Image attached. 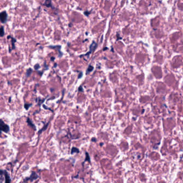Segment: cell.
I'll list each match as a JSON object with an SVG mask.
<instances>
[{
	"label": "cell",
	"instance_id": "4",
	"mask_svg": "<svg viewBox=\"0 0 183 183\" xmlns=\"http://www.w3.org/2000/svg\"><path fill=\"white\" fill-rule=\"evenodd\" d=\"M3 175L5 176V183H10L11 179H10V176L8 175L7 171L4 170Z\"/></svg>",
	"mask_w": 183,
	"mask_h": 183
},
{
	"label": "cell",
	"instance_id": "6",
	"mask_svg": "<svg viewBox=\"0 0 183 183\" xmlns=\"http://www.w3.org/2000/svg\"><path fill=\"white\" fill-rule=\"evenodd\" d=\"M43 5L47 6L48 8L52 7V2H51V1H46L45 3L43 4Z\"/></svg>",
	"mask_w": 183,
	"mask_h": 183
},
{
	"label": "cell",
	"instance_id": "7",
	"mask_svg": "<svg viewBox=\"0 0 183 183\" xmlns=\"http://www.w3.org/2000/svg\"><path fill=\"white\" fill-rule=\"evenodd\" d=\"M8 37L9 38H10L11 39V43H12V49H15V42L16 41V40L14 38H12V37H11V36H8Z\"/></svg>",
	"mask_w": 183,
	"mask_h": 183
},
{
	"label": "cell",
	"instance_id": "8",
	"mask_svg": "<svg viewBox=\"0 0 183 183\" xmlns=\"http://www.w3.org/2000/svg\"><path fill=\"white\" fill-rule=\"evenodd\" d=\"M79 153V150L78 149L76 148L73 147V148L71 149V154H73L74 153Z\"/></svg>",
	"mask_w": 183,
	"mask_h": 183
},
{
	"label": "cell",
	"instance_id": "15",
	"mask_svg": "<svg viewBox=\"0 0 183 183\" xmlns=\"http://www.w3.org/2000/svg\"><path fill=\"white\" fill-rule=\"evenodd\" d=\"M1 134V131L0 130V134Z\"/></svg>",
	"mask_w": 183,
	"mask_h": 183
},
{
	"label": "cell",
	"instance_id": "9",
	"mask_svg": "<svg viewBox=\"0 0 183 183\" xmlns=\"http://www.w3.org/2000/svg\"><path fill=\"white\" fill-rule=\"evenodd\" d=\"M49 123H47V124L46 125H45L44 127H43V128H42L41 130H39V134H41V133L43 132V131H44V130H46L47 129V127H48V126H49Z\"/></svg>",
	"mask_w": 183,
	"mask_h": 183
},
{
	"label": "cell",
	"instance_id": "12",
	"mask_svg": "<svg viewBox=\"0 0 183 183\" xmlns=\"http://www.w3.org/2000/svg\"><path fill=\"white\" fill-rule=\"evenodd\" d=\"M31 106H32V104H25L24 105L25 109L26 110H28Z\"/></svg>",
	"mask_w": 183,
	"mask_h": 183
},
{
	"label": "cell",
	"instance_id": "2",
	"mask_svg": "<svg viewBox=\"0 0 183 183\" xmlns=\"http://www.w3.org/2000/svg\"><path fill=\"white\" fill-rule=\"evenodd\" d=\"M38 175H37V173L32 171V174L31 175L30 177L28 178H27L24 179V181H35L36 179H37L38 178Z\"/></svg>",
	"mask_w": 183,
	"mask_h": 183
},
{
	"label": "cell",
	"instance_id": "13",
	"mask_svg": "<svg viewBox=\"0 0 183 183\" xmlns=\"http://www.w3.org/2000/svg\"><path fill=\"white\" fill-rule=\"evenodd\" d=\"M39 65L38 64H37V65H36L35 66V69H36V70H38L39 69Z\"/></svg>",
	"mask_w": 183,
	"mask_h": 183
},
{
	"label": "cell",
	"instance_id": "3",
	"mask_svg": "<svg viewBox=\"0 0 183 183\" xmlns=\"http://www.w3.org/2000/svg\"><path fill=\"white\" fill-rule=\"evenodd\" d=\"M7 17H8V15L6 11H2L0 13V20L2 23H5L6 22Z\"/></svg>",
	"mask_w": 183,
	"mask_h": 183
},
{
	"label": "cell",
	"instance_id": "14",
	"mask_svg": "<svg viewBox=\"0 0 183 183\" xmlns=\"http://www.w3.org/2000/svg\"><path fill=\"white\" fill-rule=\"evenodd\" d=\"M3 173H4V170H0V175H3Z\"/></svg>",
	"mask_w": 183,
	"mask_h": 183
},
{
	"label": "cell",
	"instance_id": "1",
	"mask_svg": "<svg viewBox=\"0 0 183 183\" xmlns=\"http://www.w3.org/2000/svg\"><path fill=\"white\" fill-rule=\"evenodd\" d=\"M0 130L3 131L5 133H8L9 131V127L6 124L2 119H0Z\"/></svg>",
	"mask_w": 183,
	"mask_h": 183
},
{
	"label": "cell",
	"instance_id": "11",
	"mask_svg": "<svg viewBox=\"0 0 183 183\" xmlns=\"http://www.w3.org/2000/svg\"><path fill=\"white\" fill-rule=\"evenodd\" d=\"M32 69H31V68H29V69H28L27 70V77H28L31 75V73H32Z\"/></svg>",
	"mask_w": 183,
	"mask_h": 183
},
{
	"label": "cell",
	"instance_id": "5",
	"mask_svg": "<svg viewBox=\"0 0 183 183\" xmlns=\"http://www.w3.org/2000/svg\"><path fill=\"white\" fill-rule=\"evenodd\" d=\"M27 122H28V124L29 126H31V127H32L35 130H36V126H35V125L33 124L32 121H31L29 118H28V119H27Z\"/></svg>",
	"mask_w": 183,
	"mask_h": 183
},
{
	"label": "cell",
	"instance_id": "10",
	"mask_svg": "<svg viewBox=\"0 0 183 183\" xmlns=\"http://www.w3.org/2000/svg\"><path fill=\"white\" fill-rule=\"evenodd\" d=\"M4 35V28L2 27L0 28V36L1 37H3Z\"/></svg>",
	"mask_w": 183,
	"mask_h": 183
}]
</instances>
